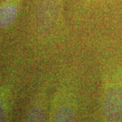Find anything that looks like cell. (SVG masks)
Instances as JSON below:
<instances>
[{"label":"cell","mask_w":122,"mask_h":122,"mask_svg":"<svg viewBox=\"0 0 122 122\" xmlns=\"http://www.w3.org/2000/svg\"><path fill=\"white\" fill-rule=\"evenodd\" d=\"M102 115L105 122H122V86H113L106 92Z\"/></svg>","instance_id":"cell-1"},{"label":"cell","mask_w":122,"mask_h":122,"mask_svg":"<svg viewBox=\"0 0 122 122\" xmlns=\"http://www.w3.org/2000/svg\"><path fill=\"white\" fill-rule=\"evenodd\" d=\"M51 122H76L75 113L70 103H62L53 111Z\"/></svg>","instance_id":"cell-2"},{"label":"cell","mask_w":122,"mask_h":122,"mask_svg":"<svg viewBox=\"0 0 122 122\" xmlns=\"http://www.w3.org/2000/svg\"><path fill=\"white\" fill-rule=\"evenodd\" d=\"M17 9L15 5H6L0 8V26L5 27L9 25L16 16Z\"/></svg>","instance_id":"cell-3"},{"label":"cell","mask_w":122,"mask_h":122,"mask_svg":"<svg viewBox=\"0 0 122 122\" xmlns=\"http://www.w3.org/2000/svg\"><path fill=\"white\" fill-rule=\"evenodd\" d=\"M45 121V109L43 102L36 103L30 109L26 122H44Z\"/></svg>","instance_id":"cell-4"},{"label":"cell","mask_w":122,"mask_h":122,"mask_svg":"<svg viewBox=\"0 0 122 122\" xmlns=\"http://www.w3.org/2000/svg\"><path fill=\"white\" fill-rule=\"evenodd\" d=\"M0 122H5V104L0 100Z\"/></svg>","instance_id":"cell-5"}]
</instances>
